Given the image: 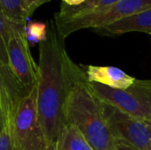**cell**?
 Listing matches in <instances>:
<instances>
[{
	"label": "cell",
	"mask_w": 151,
	"mask_h": 150,
	"mask_svg": "<svg viewBox=\"0 0 151 150\" xmlns=\"http://www.w3.org/2000/svg\"><path fill=\"white\" fill-rule=\"evenodd\" d=\"M119 0H86L83 4L77 6H69L64 3L60 5V10L54 15V19H67L88 12H92Z\"/></svg>",
	"instance_id": "12"
},
{
	"label": "cell",
	"mask_w": 151,
	"mask_h": 150,
	"mask_svg": "<svg viewBox=\"0 0 151 150\" xmlns=\"http://www.w3.org/2000/svg\"><path fill=\"white\" fill-rule=\"evenodd\" d=\"M0 150H13L11 143L10 133L7 129L0 134Z\"/></svg>",
	"instance_id": "17"
},
{
	"label": "cell",
	"mask_w": 151,
	"mask_h": 150,
	"mask_svg": "<svg viewBox=\"0 0 151 150\" xmlns=\"http://www.w3.org/2000/svg\"><path fill=\"white\" fill-rule=\"evenodd\" d=\"M62 3L69 5V6H77L83 4L86 0H61Z\"/></svg>",
	"instance_id": "19"
},
{
	"label": "cell",
	"mask_w": 151,
	"mask_h": 150,
	"mask_svg": "<svg viewBox=\"0 0 151 150\" xmlns=\"http://www.w3.org/2000/svg\"><path fill=\"white\" fill-rule=\"evenodd\" d=\"M85 73L89 82H96L117 89H126L135 80L134 77L114 66L88 65L86 67Z\"/></svg>",
	"instance_id": "10"
},
{
	"label": "cell",
	"mask_w": 151,
	"mask_h": 150,
	"mask_svg": "<svg viewBox=\"0 0 151 150\" xmlns=\"http://www.w3.org/2000/svg\"><path fill=\"white\" fill-rule=\"evenodd\" d=\"M8 65L21 85L30 91L38 80V65L35 62L25 34V27H16L7 43Z\"/></svg>",
	"instance_id": "7"
},
{
	"label": "cell",
	"mask_w": 151,
	"mask_h": 150,
	"mask_svg": "<svg viewBox=\"0 0 151 150\" xmlns=\"http://www.w3.org/2000/svg\"><path fill=\"white\" fill-rule=\"evenodd\" d=\"M113 150H141L138 148L134 147V145L126 142V141H117V143L114 147Z\"/></svg>",
	"instance_id": "18"
},
{
	"label": "cell",
	"mask_w": 151,
	"mask_h": 150,
	"mask_svg": "<svg viewBox=\"0 0 151 150\" xmlns=\"http://www.w3.org/2000/svg\"><path fill=\"white\" fill-rule=\"evenodd\" d=\"M18 26H21V25H18L12 22L0 11V63L4 65H8V56H7L8 40L10 38L12 30Z\"/></svg>",
	"instance_id": "14"
},
{
	"label": "cell",
	"mask_w": 151,
	"mask_h": 150,
	"mask_svg": "<svg viewBox=\"0 0 151 150\" xmlns=\"http://www.w3.org/2000/svg\"><path fill=\"white\" fill-rule=\"evenodd\" d=\"M150 8L151 0H119L92 12L67 19H54V23L60 36L65 39L76 31L87 28L93 30L101 28Z\"/></svg>",
	"instance_id": "3"
},
{
	"label": "cell",
	"mask_w": 151,
	"mask_h": 150,
	"mask_svg": "<svg viewBox=\"0 0 151 150\" xmlns=\"http://www.w3.org/2000/svg\"><path fill=\"white\" fill-rule=\"evenodd\" d=\"M13 150H46L49 147L38 117L37 83L21 100L10 128Z\"/></svg>",
	"instance_id": "4"
},
{
	"label": "cell",
	"mask_w": 151,
	"mask_h": 150,
	"mask_svg": "<svg viewBox=\"0 0 151 150\" xmlns=\"http://www.w3.org/2000/svg\"><path fill=\"white\" fill-rule=\"evenodd\" d=\"M65 125L72 124L82 133L94 150H113L117 141L111 133L100 98L90 88L82 70L73 61L64 108Z\"/></svg>",
	"instance_id": "2"
},
{
	"label": "cell",
	"mask_w": 151,
	"mask_h": 150,
	"mask_svg": "<svg viewBox=\"0 0 151 150\" xmlns=\"http://www.w3.org/2000/svg\"><path fill=\"white\" fill-rule=\"evenodd\" d=\"M94 93L120 111L142 120L151 119V80H137L126 89L89 82Z\"/></svg>",
	"instance_id": "5"
},
{
	"label": "cell",
	"mask_w": 151,
	"mask_h": 150,
	"mask_svg": "<svg viewBox=\"0 0 151 150\" xmlns=\"http://www.w3.org/2000/svg\"><path fill=\"white\" fill-rule=\"evenodd\" d=\"M46 150H56V149L54 148V147H48Z\"/></svg>",
	"instance_id": "22"
},
{
	"label": "cell",
	"mask_w": 151,
	"mask_h": 150,
	"mask_svg": "<svg viewBox=\"0 0 151 150\" xmlns=\"http://www.w3.org/2000/svg\"><path fill=\"white\" fill-rule=\"evenodd\" d=\"M94 31L108 36H116L130 32H142L151 34V8L129 15Z\"/></svg>",
	"instance_id": "9"
},
{
	"label": "cell",
	"mask_w": 151,
	"mask_h": 150,
	"mask_svg": "<svg viewBox=\"0 0 151 150\" xmlns=\"http://www.w3.org/2000/svg\"><path fill=\"white\" fill-rule=\"evenodd\" d=\"M50 0H25L27 14H28L29 18L32 16V14L35 11V10L38 7H40L43 4H45L47 2H50Z\"/></svg>",
	"instance_id": "16"
},
{
	"label": "cell",
	"mask_w": 151,
	"mask_h": 150,
	"mask_svg": "<svg viewBox=\"0 0 151 150\" xmlns=\"http://www.w3.org/2000/svg\"><path fill=\"white\" fill-rule=\"evenodd\" d=\"M45 41L39 43L37 111L49 147L56 149L65 126L64 108L73 60L53 20L48 23Z\"/></svg>",
	"instance_id": "1"
},
{
	"label": "cell",
	"mask_w": 151,
	"mask_h": 150,
	"mask_svg": "<svg viewBox=\"0 0 151 150\" xmlns=\"http://www.w3.org/2000/svg\"><path fill=\"white\" fill-rule=\"evenodd\" d=\"M101 105L107 126L116 140L128 142L141 150H150L151 136L144 120L133 117L104 100H101Z\"/></svg>",
	"instance_id": "6"
},
{
	"label": "cell",
	"mask_w": 151,
	"mask_h": 150,
	"mask_svg": "<svg viewBox=\"0 0 151 150\" xmlns=\"http://www.w3.org/2000/svg\"><path fill=\"white\" fill-rule=\"evenodd\" d=\"M144 122H145V124H146V126H147V127H148V130H149L150 134V136H151V119H149V120H144Z\"/></svg>",
	"instance_id": "21"
},
{
	"label": "cell",
	"mask_w": 151,
	"mask_h": 150,
	"mask_svg": "<svg viewBox=\"0 0 151 150\" xmlns=\"http://www.w3.org/2000/svg\"><path fill=\"white\" fill-rule=\"evenodd\" d=\"M150 150H151V145H150Z\"/></svg>",
	"instance_id": "23"
},
{
	"label": "cell",
	"mask_w": 151,
	"mask_h": 150,
	"mask_svg": "<svg viewBox=\"0 0 151 150\" xmlns=\"http://www.w3.org/2000/svg\"><path fill=\"white\" fill-rule=\"evenodd\" d=\"M6 129V126H5V121H4V117L3 115L2 110L0 108V134Z\"/></svg>",
	"instance_id": "20"
},
{
	"label": "cell",
	"mask_w": 151,
	"mask_h": 150,
	"mask_svg": "<svg viewBox=\"0 0 151 150\" xmlns=\"http://www.w3.org/2000/svg\"><path fill=\"white\" fill-rule=\"evenodd\" d=\"M48 33V26L40 21L28 20L25 27V34L28 43L35 44L46 40Z\"/></svg>",
	"instance_id": "15"
},
{
	"label": "cell",
	"mask_w": 151,
	"mask_h": 150,
	"mask_svg": "<svg viewBox=\"0 0 151 150\" xmlns=\"http://www.w3.org/2000/svg\"><path fill=\"white\" fill-rule=\"evenodd\" d=\"M29 92L18 80L9 65L0 63V108L9 133L20 102Z\"/></svg>",
	"instance_id": "8"
},
{
	"label": "cell",
	"mask_w": 151,
	"mask_h": 150,
	"mask_svg": "<svg viewBox=\"0 0 151 150\" xmlns=\"http://www.w3.org/2000/svg\"><path fill=\"white\" fill-rule=\"evenodd\" d=\"M0 11L12 22L24 27L29 19L25 0H0Z\"/></svg>",
	"instance_id": "13"
},
{
	"label": "cell",
	"mask_w": 151,
	"mask_h": 150,
	"mask_svg": "<svg viewBox=\"0 0 151 150\" xmlns=\"http://www.w3.org/2000/svg\"><path fill=\"white\" fill-rule=\"evenodd\" d=\"M56 150H94L82 133L72 124L63 127Z\"/></svg>",
	"instance_id": "11"
}]
</instances>
